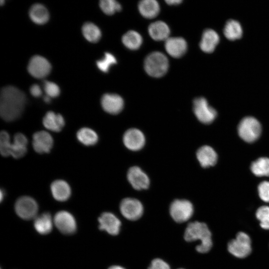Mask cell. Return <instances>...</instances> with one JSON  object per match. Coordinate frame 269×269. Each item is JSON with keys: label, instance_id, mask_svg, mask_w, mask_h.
Segmentation results:
<instances>
[{"label": "cell", "instance_id": "6da1fadb", "mask_svg": "<svg viewBox=\"0 0 269 269\" xmlns=\"http://www.w3.org/2000/svg\"><path fill=\"white\" fill-rule=\"evenodd\" d=\"M24 93L12 86L3 87L0 95V115L5 121L16 120L22 115L26 104Z\"/></svg>", "mask_w": 269, "mask_h": 269}, {"label": "cell", "instance_id": "7a4b0ae2", "mask_svg": "<svg viewBox=\"0 0 269 269\" xmlns=\"http://www.w3.org/2000/svg\"><path fill=\"white\" fill-rule=\"evenodd\" d=\"M184 238L187 242L200 240V244L196 249L200 253L208 252L212 247L211 233L207 225L203 222L190 223L185 229Z\"/></svg>", "mask_w": 269, "mask_h": 269}, {"label": "cell", "instance_id": "3957f363", "mask_svg": "<svg viewBox=\"0 0 269 269\" xmlns=\"http://www.w3.org/2000/svg\"><path fill=\"white\" fill-rule=\"evenodd\" d=\"M169 62L166 56L160 52L150 53L145 58L144 68L145 72L150 76L159 78L167 72Z\"/></svg>", "mask_w": 269, "mask_h": 269}, {"label": "cell", "instance_id": "277c9868", "mask_svg": "<svg viewBox=\"0 0 269 269\" xmlns=\"http://www.w3.org/2000/svg\"><path fill=\"white\" fill-rule=\"evenodd\" d=\"M261 125L255 118L247 117L240 122L238 132L240 137L248 142H252L260 136L261 131Z\"/></svg>", "mask_w": 269, "mask_h": 269}, {"label": "cell", "instance_id": "5b68a950", "mask_svg": "<svg viewBox=\"0 0 269 269\" xmlns=\"http://www.w3.org/2000/svg\"><path fill=\"white\" fill-rule=\"evenodd\" d=\"M228 250L230 254L237 258H244L247 257L252 251L250 237L246 233L239 232L236 238L228 243Z\"/></svg>", "mask_w": 269, "mask_h": 269}, {"label": "cell", "instance_id": "8992f818", "mask_svg": "<svg viewBox=\"0 0 269 269\" xmlns=\"http://www.w3.org/2000/svg\"><path fill=\"white\" fill-rule=\"evenodd\" d=\"M193 211L192 204L185 199H176L171 203L169 207L171 217L177 223L188 220L192 217Z\"/></svg>", "mask_w": 269, "mask_h": 269}, {"label": "cell", "instance_id": "52a82bcc", "mask_svg": "<svg viewBox=\"0 0 269 269\" xmlns=\"http://www.w3.org/2000/svg\"><path fill=\"white\" fill-rule=\"evenodd\" d=\"M14 209L17 215L21 218L30 220L37 216L38 206L36 201L32 197L22 196L16 200Z\"/></svg>", "mask_w": 269, "mask_h": 269}, {"label": "cell", "instance_id": "ba28073f", "mask_svg": "<svg viewBox=\"0 0 269 269\" xmlns=\"http://www.w3.org/2000/svg\"><path fill=\"white\" fill-rule=\"evenodd\" d=\"M193 110L197 119L203 124L211 123L217 116L216 111L209 106L203 97L196 98L193 100Z\"/></svg>", "mask_w": 269, "mask_h": 269}, {"label": "cell", "instance_id": "9c48e42d", "mask_svg": "<svg viewBox=\"0 0 269 269\" xmlns=\"http://www.w3.org/2000/svg\"><path fill=\"white\" fill-rule=\"evenodd\" d=\"M120 210L125 218L131 221H135L142 215L143 207L138 200L133 198H126L121 201Z\"/></svg>", "mask_w": 269, "mask_h": 269}, {"label": "cell", "instance_id": "30bf717a", "mask_svg": "<svg viewBox=\"0 0 269 269\" xmlns=\"http://www.w3.org/2000/svg\"><path fill=\"white\" fill-rule=\"evenodd\" d=\"M27 70L29 74L36 78H43L50 72L51 66L49 61L40 55H34L30 59Z\"/></svg>", "mask_w": 269, "mask_h": 269}, {"label": "cell", "instance_id": "8fae6325", "mask_svg": "<svg viewBox=\"0 0 269 269\" xmlns=\"http://www.w3.org/2000/svg\"><path fill=\"white\" fill-rule=\"evenodd\" d=\"M57 228L64 234H72L76 230V223L73 215L66 211L58 212L53 219Z\"/></svg>", "mask_w": 269, "mask_h": 269}, {"label": "cell", "instance_id": "7c38bea8", "mask_svg": "<svg viewBox=\"0 0 269 269\" xmlns=\"http://www.w3.org/2000/svg\"><path fill=\"white\" fill-rule=\"evenodd\" d=\"M127 179L132 186L137 190L146 189L150 184L147 175L136 166L129 168L127 172Z\"/></svg>", "mask_w": 269, "mask_h": 269}, {"label": "cell", "instance_id": "4fadbf2b", "mask_svg": "<svg viewBox=\"0 0 269 269\" xmlns=\"http://www.w3.org/2000/svg\"><path fill=\"white\" fill-rule=\"evenodd\" d=\"M123 140L125 146L132 151L140 150L145 142L143 134L136 128H131L126 131L123 135Z\"/></svg>", "mask_w": 269, "mask_h": 269}, {"label": "cell", "instance_id": "5bb4252c", "mask_svg": "<svg viewBox=\"0 0 269 269\" xmlns=\"http://www.w3.org/2000/svg\"><path fill=\"white\" fill-rule=\"evenodd\" d=\"M32 144L35 152L40 154L48 153L53 147V139L48 132L38 131L33 134Z\"/></svg>", "mask_w": 269, "mask_h": 269}, {"label": "cell", "instance_id": "9a60e30c", "mask_svg": "<svg viewBox=\"0 0 269 269\" xmlns=\"http://www.w3.org/2000/svg\"><path fill=\"white\" fill-rule=\"evenodd\" d=\"M101 104L103 109L112 115L120 113L124 106L123 98L116 94L107 93L103 95L101 98Z\"/></svg>", "mask_w": 269, "mask_h": 269}, {"label": "cell", "instance_id": "2e32d148", "mask_svg": "<svg viewBox=\"0 0 269 269\" xmlns=\"http://www.w3.org/2000/svg\"><path fill=\"white\" fill-rule=\"evenodd\" d=\"M99 229L104 230L112 235L119 234L121 222L120 220L111 212H104L98 218Z\"/></svg>", "mask_w": 269, "mask_h": 269}, {"label": "cell", "instance_id": "e0dca14e", "mask_svg": "<svg viewBox=\"0 0 269 269\" xmlns=\"http://www.w3.org/2000/svg\"><path fill=\"white\" fill-rule=\"evenodd\" d=\"M165 48L171 56L180 58L186 52L187 44L185 40L182 37H169L165 40Z\"/></svg>", "mask_w": 269, "mask_h": 269}, {"label": "cell", "instance_id": "ac0fdd59", "mask_svg": "<svg viewBox=\"0 0 269 269\" xmlns=\"http://www.w3.org/2000/svg\"><path fill=\"white\" fill-rule=\"evenodd\" d=\"M50 190L53 198L60 202L67 200L71 196V187L66 181L57 179L50 185Z\"/></svg>", "mask_w": 269, "mask_h": 269}, {"label": "cell", "instance_id": "d6986e66", "mask_svg": "<svg viewBox=\"0 0 269 269\" xmlns=\"http://www.w3.org/2000/svg\"><path fill=\"white\" fill-rule=\"evenodd\" d=\"M28 139L21 133H17L14 135L13 141L11 142L10 156L18 159L25 155L27 151Z\"/></svg>", "mask_w": 269, "mask_h": 269}, {"label": "cell", "instance_id": "ffe728a7", "mask_svg": "<svg viewBox=\"0 0 269 269\" xmlns=\"http://www.w3.org/2000/svg\"><path fill=\"white\" fill-rule=\"evenodd\" d=\"M42 124L47 130L53 132H59L64 128L65 122L61 114L48 111L43 118Z\"/></svg>", "mask_w": 269, "mask_h": 269}, {"label": "cell", "instance_id": "44dd1931", "mask_svg": "<svg viewBox=\"0 0 269 269\" xmlns=\"http://www.w3.org/2000/svg\"><path fill=\"white\" fill-rule=\"evenodd\" d=\"M218 33L212 29H206L203 32L199 43L200 49L204 52L212 53L219 42Z\"/></svg>", "mask_w": 269, "mask_h": 269}, {"label": "cell", "instance_id": "7402d4cb", "mask_svg": "<svg viewBox=\"0 0 269 269\" xmlns=\"http://www.w3.org/2000/svg\"><path fill=\"white\" fill-rule=\"evenodd\" d=\"M196 156L200 165L204 168L213 166L217 160L216 152L208 145L200 147L197 151Z\"/></svg>", "mask_w": 269, "mask_h": 269}, {"label": "cell", "instance_id": "603a6c76", "mask_svg": "<svg viewBox=\"0 0 269 269\" xmlns=\"http://www.w3.org/2000/svg\"><path fill=\"white\" fill-rule=\"evenodd\" d=\"M150 36L154 40H166L169 37L170 29L168 26L162 21H156L148 26Z\"/></svg>", "mask_w": 269, "mask_h": 269}, {"label": "cell", "instance_id": "cb8c5ba5", "mask_svg": "<svg viewBox=\"0 0 269 269\" xmlns=\"http://www.w3.org/2000/svg\"><path fill=\"white\" fill-rule=\"evenodd\" d=\"M138 8L141 15L146 18L155 17L159 12V3L155 0H142L139 2Z\"/></svg>", "mask_w": 269, "mask_h": 269}, {"label": "cell", "instance_id": "d4e9b609", "mask_svg": "<svg viewBox=\"0 0 269 269\" xmlns=\"http://www.w3.org/2000/svg\"><path fill=\"white\" fill-rule=\"evenodd\" d=\"M53 220L47 212L37 216L34 218V227L37 232L42 235L47 234L52 229Z\"/></svg>", "mask_w": 269, "mask_h": 269}, {"label": "cell", "instance_id": "484cf974", "mask_svg": "<svg viewBox=\"0 0 269 269\" xmlns=\"http://www.w3.org/2000/svg\"><path fill=\"white\" fill-rule=\"evenodd\" d=\"M29 15L34 22L38 24L45 23L49 17L48 10L41 3L33 4L29 10Z\"/></svg>", "mask_w": 269, "mask_h": 269}, {"label": "cell", "instance_id": "4316f807", "mask_svg": "<svg viewBox=\"0 0 269 269\" xmlns=\"http://www.w3.org/2000/svg\"><path fill=\"white\" fill-rule=\"evenodd\" d=\"M76 137L80 143L86 146L96 144L99 139L96 132L87 127L80 129L76 133Z\"/></svg>", "mask_w": 269, "mask_h": 269}, {"label": "cell", "instance_id": "83f0119b", "mask_svg": "<svg viewBox=\"0 0 269 269\" xmlns=\"http://www.w3.org/2000/svg\"><path fill=\"white\" fill-rule=\"evenodd\" d=\"M223 32L225 36L230 40L239 39L243 34V30L240 23L234 19H229L227 21Z\"/></svg>", "mask_w": 269, "mask_h": 269}, {"label": "cell", "instance_id": "f1b7e54d", "mask_svg": "<svg viewBox=\"0 0 269 269\" xmlns=\"http://www.w3.org/2000/svg\"><path fill=\"white\" fill-rule=\"evenodd\" d=\"M124 45L131 50H136L141 46L142 38L139 33L134 30L126 32L122 37Z\"/></svg>", "mask_w": 269, "mask_h": 269}, {"label": "cell", "instance_id": "f546056e", "mask_svg": "<svg viewBox=\"0 0 269 269\" xmlns=\"http://www.w3.org/2000/svg\"><path fill=\"white\" fill-rule=\"evenodd\" d=\"M82 31L85 38L91 42H97L101 37V32L99 28L91 22H87L83 24Z\"/></svg>", "mask_w": 269, "mask_h": 269}, {"label": "cell", "instance_id": "4dcf8cb0", "mask_svg": "<svg viewBox=\"0 0 269 269\" xmlns=\"http://www.w3.org/2000/svg\"><path fill=\"white\" fill-rule=\"evenodd\" d=\"M252 172L258 176H269V158L261 157L254 161L251 166Z\"/></svg>", "mask_w": 269, "mask_h": 269}, {"label": "cell", "instance_id": "1f68e13d", "mask_svg": "<svg viewBox=\"0 0 269 269\" xmlns=\"http://www.w3.org/2000/svg\"><path fill=\"white\" fill-rule=\"evenodd\" d=\"M99 5L102 11L108 15H112L122 9L121 4L115 0H101Z\"/></svg>", "mask_w": 269, "mask_h": 269}, {"label": "cell", "instance_id": "d6a6232c", "mask_svg": "<svg viewBox=\"0 0 269 269\" xmlns=\"http://www.w3.org/2000/svg\"><path fill=\"white\" fill-rule=\"evenodd\" d=\"M11 142L9 134L5 131H1L0 134V151L2 156L4 157L10 156Z\"/></svg>", "mask_w": 269, "mask_h": 269}, {"label": "cell", "instance_id": "836d02e7", "mask_svg": "<svg viewBox=\"0 0 269 269\" xmlns=\"http://www.w3.org/2000/svg\"><path fill=\"white\" fill-rule=\"evenodd\" d=\"M256 217L260 221L261 227L265 230H269V206H263L256 211Z\"/></svg>", "mask_w": 269, "mask_h": 269}, {"label": "cell", "instance_id": "e575fe53", "mask_svg": "<svg viewBox=\"0 0 269 269\" xmlns=\"http://www.w3.org/2000/svg\"><path fill=\"white\" fill-rule=\"evenodd\" d=\"M98 68L103 72H108L110 67L117 63L115 57L109 52H106L105 56L102 59L97 61Z\"/></svg>", "mask_w": 269, "mask_h": 269}, {"label": "cell", "instance_id": "d590c367", "mask_svg": "<svg viewBox=\"0 0 269 269\" xmlns=\"http://www.w3.org/2000/svg\"><path fill=\"white\" fill-rule=\"evenodd\" d=\"M43 89L46 95L50 98H55L59 96L60 89L58 85L50 81H44L43 82Z\"/></svg>", "mask_w": 269, "mask_h": 269}, {"label": "cell", "instance_id": "8d00e7d4", "mask_svg": "<svg viewBox=\"0 0 269 269\" xmlns=\"http://www.w3.org/2000/svg\"><path fill=\"white\" fill-rule=\"evenodd\" d=\"M260 198L265 202H269V181H263L258 186Z\"/></svg>", "mask_w": 269, "mask_h": 269}, {"label": "cell", "instance_id": "74e56055", "mask_svg": "<svg viewBox=\"0 0 269 269\" xmlns=\"http://www.w3.org/2000/svg\"><path fill=\"white\" fill-rule=\"evenodd\" d=\"M148 269H170L169 265L161 259L153 260Z\"/></svg>", "mask_w": 269, "mask_h": 269}, {"label": "cell", "instance_id": "f35d334b", "mask_svg": "<svg viewBox=\"0 0 269 269\" xmlns=\"http://www.w3.org/2000/svg\"><path fill=\"white\" fill-rule=\"evenodd\" d=\"M30 93L33 96L39 97L41 96L42 91L39 85L33 84L30 88Z\"/></svg>", "mask_w": 269, "mask_h": 269}, {"label": "cell", "instance_id": "ab89813d", "mask_svg": "<svg viewBox=\"0 0 269 269\" xmlns=\"http://www.w3.org/2000/svg\"><path fill=\"white\" fill-rule=\"evenodd\" d=\"M182 0H168L165 2L169 5H177L182 2Z\"/></svg>", "mask_w": 269, "mask_h": 269}, {"label": "cell", "instance_id": "60d3db41", "mask_svg": "<svg viewBox=\"0 0 269 269\" xmlns=\"http://www.w3.org/2000/svg\"><path fill=\"white\" fill-rule=\"evenodd\" d=\"M108 269H125L120 266H113L110 267Z\"/></svg>", "mask_w": 269, "mask_h": 269}, {"label": "cell", "instance_id": "b9f144b4", "mask_svg": "<svg viewBox=\"0 0 269 269\" xmlns=\"http://www.w3.org/2000/svg\"><path fill=\"white\" fill-rule=\"evenodd\" d=\"M50 98H51L50 97H49L48 96L46 95L43 97V100H44L45 102H46L47 103H49L50 102Z\"/></svg>", "mask_w": 269, "mask_h": 269}, {"label": "cell", "instance_id": "7bdbcfd3", "mask_svg": "<svg viewBox=\"0 0 269 269\" xmlns=\"http://www.w3.org/2000/svg\"><path fill=\"white\" fill-rule=\"evenodd\" d=\"M4 191L1 190H0V201H1L3 199V198L4 195Z\"/></svg>", "mask_w": 269, "mask_h": 269}, {"label": "cell", "instance_id": "ee69618b", "mask_svg": "<svg viewBox=\"0 0 269 269\" xmlns=\"http://www.w3.org/2000/svg\"><path fill=\"white\" fill-rule=\"evenodd\" d=\"M4 2V1L3 0H1L0 1V3L1 5Z\"/></svg>", "mask_w": 269, "mask_h": 269}, {"label": "cell", "instance_id": "f6af8a7d", "mask_svg": "<svg viewBox=\"0 0 269 269\" xmlns=\"http://www.w3.org/2000/svg\"></svg>", "mask_w": 269, "mask_h": 269}]
</instances>
